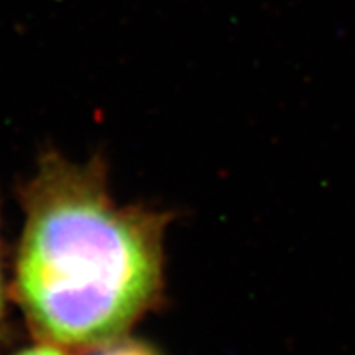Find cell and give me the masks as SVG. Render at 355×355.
<instances>
[{
	"label": "cell",
	"mask_w": 355,
	"mask_h": 355,
	"mask_svg": "<svg viewBox=\"0 0 355 355\" xmlns=\"http://www.w3.org/2000/svg\"><path fill=\"white\" fill-rule=\"evenodd\" d=\"M7 313V288H6V278H3L2 270V247H0V331H2L3 321H6Z\"/></svg>",
	"instance_id": "cell-4"
},
{
	"label": "cell",
	"mask_w": 355,
	"mask_h": 355,
	"mask_svg": "<svg viewBox=\"0 0 355 355\" xmlns=\"http://www.w3.org/2000/svg\"><path fill=\"white\" fill-rule=\"evenodd\" d=\"M99 355H157L148 345L140 344V343H115L105 345V349L102 350Z\"/></svg>",
	"instance_id": "cell-2"
},
{
	"label": "cell",
	"mask_w": 355,
	"mask_h": 355,
	"mask_svg": "<svg viewBox=\"0 0 355 355\" xmlns=\"http://www.w3.org/2000/svg\"><path fill=\"white\" fill-rule=\"evenodd\" d=\"M21 201L15 296L40 339L105 347L162 303L171 214L119 206L102 159L46 155Z\"/></svg>",
	"instance_id": "cell-1"
},
{
	"label": "cell",
	"mask_w": 355,
	"mask_h": 355,
	"mask_svg": "<svg viewBox=\"0 0 355 355\" xmlns=\"http://www.w3.org/2000/svg\"><path fill=\"white\" fill-rule=\"evenodd\" d=\"M15 355H66V354L60 349V345L46 343V344L35 345V347L21 350V352L15 354Z\"/></svg>",
	"instance_id": "cell-3"
}]
</instances>
